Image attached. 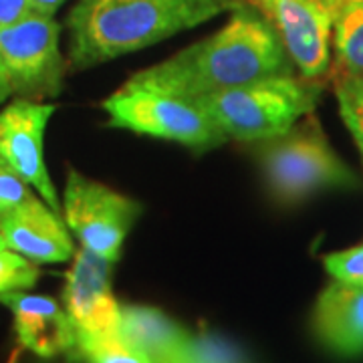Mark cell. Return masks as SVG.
I'll return each instance as SVG.
<instances>
[{"label":"cell","mask_w":363,"mask_h":363,"mask_svg":"<svg viewBox=\"0 0 363 363\" xmlns=\"http://www.w3.org/2000/svg\"><path fill=\"white\" fill-rule=\"evenodd\" d=\"M327 272L341 283L363 286V245L331 252L323 259Z\"/></svg>","instance_id":"20"},{"label":"cell","mask_w":363,"mask_h":363,"mask_svg":"<svg viewBox=\"0 0 363 363\" xmlns=\"http://www.w3.org/2000/svg\"><path fill=\"white\" fill-rule=\"evenodd\" d=\"M319 87L315 81L277 75L194 99L228 140L264 142L291 130L315 109Z\"/></svg>","instance_id":"3"},{"label":"cell","mask_w":363,"mask_h":363,"mask_svg":"<svg viewBox=\"0 0 363 363\" xmlns=\"http://www.w3.org/2000/svg\"><path fill=\"white\" fill-rule=\"evenodd\" d=\"M39 274L37 262L28 260L11 248L0 250V293L26 291L35 286Z\"/></svg>","instance_id":"19"},{"label":"cell","mask_w":363,"mask_h":363,"mask_svg":"<svg viewBox=\"0 0 363 363\" xmlns=\"http://www.w3.org/2000/svg\"><path fill=\"white\" fill-rule=\"evenodd\" d=\"M101 107L111 128L130 130L140 135L184 143L200 152L214 150L228 142L194 99L125 83L109 95Z\"/></svg>","instance_id":"5"},{"label":"cell","mask_w":363,"mask_h":363,"mask_svg":"<svg viewBox=\"0 0 363 363\" xmlns=\"http://www.w3.org/2000/svg\"><path fill=\"white\" fill-rule=\"evenodd\" d=\"M11 95H13V87H11V81H9V75H6V69L0 61V105L4 104Z\"/></svg>","instance_id":"24"},{"label":"cell","mask_w":363,"mask_h":363,"mask_svg":"<svg viewBox=\"0 0 363 363\" xmlns=\"http://www.w3.org/2000/svg\"><path fill=\"white\" fill-rule=\"evenodd\" d=\"M59 37V23L35 11L14 25L0 26V61L14 95L43 101L63 91L65 61Z\"/></svg>","instance_id":"6"},{"label":"cell","mask_w":363,"mask_h":363,"mask_svg":"<svg viewBox=\"0 0 363 363\" xmlns=\"http://www.w3.org/2000/svg\"><path fill=\"white\" fill-rule=\"evenodd\" d=\"M333 14V75H363V0H329Z\"/></svg>","instance_id":"15"},{"label":"cell","mask_w":363,"mask_h":363,"mask_svg":"<svg viewBox=\"0 0 363 363\" xmlns=\"http://www.w3.org/2000/svg\"><path fill=\"white\" fill-rule=\"evenodd\" d=\"M313 331L337 355L363 353V286L333 281L317 298Z\"/></svg>","instance_id":"13"},{"label":"cell","mask_w":363,"mask_h":363,"mask_svg":"<svg viewBox=\"0 0 363 363\" xmlns=\"http://www.w3.org/2000/svg\"><path fill=\"white\" fill-rule=\"evenodd\" d=\"M65 2L67 0H33V11L39 14L52 16Z\"/></svg>","instance_id":"23"},{"label":"cell","mask_w":363,"mask_h":363,"mask_svg":"<svg viewBox=\"0 0 363 363\" xmlns=\"http://www.w3.org/2000/svg\"><path fill=\"white\" fill-rule=\"evenodd\" d=\"M73 355L87 363H152L142 350L131 345L121 333L79 337Z\"/></svg>","instance_id":"16"},{"label":"cell","mask_w":363,"mask_h":363,"mask_svg":"<svg viewBox=\"0 0 363 363\" xmlns=\"http://www.w3.org/2000/svg\"><path fill=\"white\" fill-rule=\"evenodd\" d=\"M142 204L101 182L69 169L63 192V218L83 248L116 262Z\"/></svg>","instance_id":"7"},{"label":"cell","mask_w":363,"mask_h":363,"mask_svg":"<svg viewBox=\"0 0 363 363\" xmlns=\"http://www.w3.org/2000/svg\"><path fill=\"white\" fill-rule=\"evenodd\" d=\"M57 105L18 97L0 111V157L37 190L49 206L63 214L45 162V130Z\"/></svg>","instance_id":"9"},{"label":"cell","mask_w":363,"mask_h":363,"mask_svg":"<svg viewBox=\"0 0 363 363\" xmlns=\"http://www.w3.org/2000/svg\"><path fill=\"white\" fill-rule=\"evenodd\" d=\"M33 13V0H0V26H9Z\"/></svg>","instance_id":"22"},{"label":"cell","mask_w":363,"mask_h":363,"mask_svg":"<svg viewBox=\"0 0 363 363\" xmlns=\"http://www.w3.org/2000/svg\"><path fill=\"white\" fill-rule=\"evenodd\" d=\"M269 18L301 77L319 81L329 73L333 14L329 0H252Z\"/></svg>","instance_id":"8"},{"label":"cell","mask_w":363,"mask_h":363,"mask_svg":"<svg viewBox=\"0 0 363 363\" xmlns=\"http://www.w3.org/2000/svg\"><path fill=\"white\" fill-rule=\"evenodd\" d=\"M33 196L30 186L0 157V214Z\"/></svg>","instance_id":"21"},{"label":"cell","mask_w":363,"mask_h":363,"mask_svg":"<svg viewBox=\"0 0 363 363\" xmlns=\"http://www.w3.org/2000/svg\"><path fill=\"white\" fill-rule=\"evenodd\" d=\"M277 75H293V61L277 28L264 14L236 6L218 33L143 69L125 83L198 99Z\"/></svg>","instance_id":"1"},{"label":"cell","mask_w":363,"mask_h":363,"mask_svg":"<svg viewBox=\"0 0 363 363\" xmlns=\"http://www.w3.org/2000/svg\"><path fill=\"white\" fill-rule=\"evenodd\" d=\"M0 236L6 248L33 262H65L75 255L63 214L35 194L0 214Z\"/></svg>","instance_id":"11"},{"label":"cell","mask_w":363,"mask_h":363,"mask_svg":"<svg viewBox=\"0 0 363 363\" xmlns=\"http://www.w3.org/2000/svg\"><path fill=\"white\" fill-rule=\"evenodd\" d=\"M2 248H6V242H4V238L0 236V250H2Z\"/></svg>","instance_id":"25"},{"label":"cell","mask_w":363,"mask_h":363,"mask_svg":"<svg viewBox=\"0 0 363 363\" xmlns=\"http://www.w3.org/2000/svg\"><path fill=\"white\" fill-rule=\"evenodd\" d=\"M121 335L142 350L152 363H168L192 337L166 313L142 305L121 307Z\"/></svg>","instance_id":"14"},{"label":"cell","mask_w":363,"mask_h":363,"mask_svg":"<svg viewBox=\"0 0 363 363\" xmlns=\"http://www.w3.org/2000/svg\"><path fill=\"white\" fill-rule=\"evenodd\" d=\"M0 303L13 311L18 343L43 359L75 351V327L65 307L45 295L25 291L0 293Z\"/></svg>","instance_id":"12"},{"label":"cell","mask_w":363,"mask_h":363,"mask_svg":"<svg viewBox=\"0 0 363 363\" xmlns=\"http://www.w3.org/2000/svg\"><path fill=\"white\" fill-rule=\"evenodd\" d=\"M168 363H248L238 347L226 339L202 333L192 335Z\"/></svg>","instance_id":"17"},{"label":"cell","mask_w":363,"mask_h":363,"mask_svg":"<svg viewBox=\"0 0 363 363\" xmlns=\"http://www.w3.org/2000/svg\"><path fill=\"white\" fill-rule=\"evenodd\" d=\"M234 0H79L67 16L69 61L83 71L234 11Z\"/></svg>","instance_id":"2"},{"label":"cell","mask_w":363,"mask_h":363,"mask_svg":"<svg viewBox=\"0 0 363 363\" xmlns=\"http://www.w3.org/2000/svg\"><path fill=\"white\" fill-rule=\"evenodd\" d=\"M111 260L79 248L67 271L63 303L79 337L121 333V305L111 291Z\"/></svg>","instance_id":"10"},{"label":"cell","mask_w":363,"mask_h":363,"mask_svg":"<svg viewBox=\"0 0 363 363\" xmlns=\"http://www.w3.org/2000/svg\"><path fill=\"white\" fill-rule=\"evenodd\" d=\"M255 150L271 194L285 204L357 184L355 174L333 152L311 113L283 135L255 142Z\"/></svg>","instance_id":"4"},{"label":"cell","mask_w":363,"mask_h":363,"mask_svg":"<svg viewBox=\"0 0 363 363\" xmlns=\"http://www.w3.org/2000/svg\"><path fill=\"white\" fill-rule=\"evenodd\" d=\"M339 113L363 157V75H333Z\"/></svg>","instance_id":"18"}]
</instances>
